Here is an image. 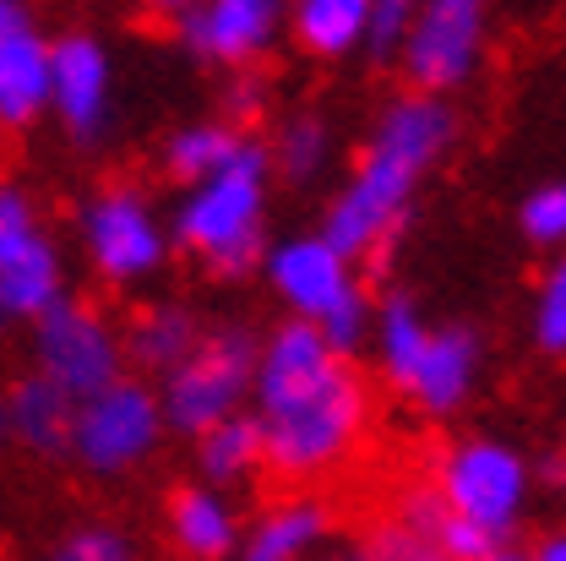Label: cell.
I'll use <instances>...</instances> for the list:
<instances>
[{
  "instance_id": "cell-3",
  "label": "cell",
  "mask_w": 566,
  "mask_h": 561,
  "mask_svg": "<svg viewBox=\"0 0 566 561\" xmlns=\"http://www.w3.org/2000/svg\"><path fill=\"white\" fill-rule=\"evenodd\" d=\"M262 202H268V147L240 142L234 158L186 197L175 235L208 262L212 279H245L262 262Z\"/></svg>"
},
{
  "instance_id": "cell-1",
  "label": "cell",
  "mask_w": 566,
  "mask_h": 561,
  "mask_svg": "<svg viewBox=\"0 0 566 561\" xmlns=\"http://www.w3.org/2000/svg\"><path fill=\"white\" fill-rule=\"evenodd\" d=\"M262 469L273 480L333 475L370 425V387L344 354L327 350L316 322L289 316L256 354Z\"/></svg>"
},
{
  "instance_id": "cell-14",
  "label": "cell",
  "mask_w": 566,
  "mask_h": 561,
  "mask_svg": "<svg viewBox=\"0 0 566 561\" xmlns=\"http://www.w3.org/2000/svg\"><path fill=\"white\" fill-rule=\"evenodd\" d=\"M6 409H11V436L44 458H61L71 453V430H76V398L61 393L50 376H22L11 382L6 393Z\"/></svg>"
},
{
  "instance_id": "cell-17",
  "label": "cell",
  "mask_w": 566,
  "mask_h": 561,
  "mask_svg": "<svg viewBox=\"0 0 566 561\" xmlns=\"http://www.w3.org/2000/svg\"><path fill=\"white\" fill-rule=\"evenodd\" d=\"M169 540L191 561H223L234 551V512L208 486H180L169 496Z\"/></svg>"
},
{
  "instance_id": "cell-28",
  "label": "cell",
  "mask_w": 566,
  "mask_h": 561,
  "mask_svg": "<svg viewBox=\"0 0 566 561\" xmlns=\"http://www.w3.org/2000/svg\"><path fill=\"white\" fill-rule=\"evenodd\" d=\"M33 240H44V229H39V218H33L28 191L0 186V268H6V262H17Z\"/></svg>"
},
{
  "instance_id": "cell-7",
  "label": "cell",
  "mask_w": 566,
  "mask_h": 561,
  "mask_svg": "<svg viewBox=\"0 0 566 561\" xmlns=\"http://www.w3.org/2000/svg\"><path fill=\"white\" fill-rule=\"evenodd\" d=\"M158 436H164L158 393H147L142 382L120 376L115 387H104V393L76 404L71 453L93 475H126V469H137L142 458L158 447Z\"/></svg>"
},
{
  "instance_id": "cell-32",
  "label": "cell",
  "mask_w": 566,
  "mask_h": 561,
  "mask_svg": "<svg viewBox=\"0 0 566 561\" xmlns=\"http://www.w3.org/2000/svg\"><path fill=\"white\" fill-rule=\"evenodd\" d=\"M17 33H33V11L22 0H0V44H11Z\"/></svg>"
},
{
  "instance_id": "cell-13",
  "label": "cell",
  "mask_w": 566,
  "mask_h": 561,
  "mask_svg": "<svg viewBox=\"0 0 566 561\" xmlns=\"http://www.w3.org/2000/svg\"><path fill=\"white\" fill-rule=\"evenodd\" d=\"M474 382H480V339H474V328L452 322V328H430L420 365H415L403 393L420 404L424 415H452V409L469 404Z\"/></svg>"
},
{
  "instance_id": "cell-33",
  "label": "cell",
  "mask_w": 566,
  "mask_h": 561,
  "mask_svg": "<svg viewBox=\"0 0 566 561\" xmlns=\"http://www.w3.org/2000/svg\"><path fill=\"white\" fill-rule=\"evenodd\" d=\"M523 561H566V529L545 534V540H539V546H534V551H528Z\"/></svg>"
},
{
  "instance_id": "cell-5",
  "label": "cell",
  "mask_w": 566,
  "mask_h": 561,
  "mask_svg": "<svg viewBox=\"0 0 566 561\" xmlns=\"http://www.w3.org/2000/svg\"><path fill=\"white\" fill-rule=\"evenodd\" d=\"M256 354L262 344L251 339V328H218L212 339H202L197 354L164 382V425L180 436H208L212 425L240 415L245 393L256 387Z\"/></svg>"
},
{
  "instance_id": "cell-23",
  "label": "cell",
  "mask_w": 566,
  "mask_h": 561,
  "mask_svg": "<svg viewBox=\"0 0 566 561\" xmlns=\"http://www.w3.org/2000/svg\"><path fill=\"white\" fill-rule=\"evenodd\" d=\"M197 464L212 486H229L251 469H262V425L256 415H229L223 425H212L208 436H197Z\"/></svg>"
},
{
  "instance_id": "cell-27",
  "label": "cell",
  "mask_w": 566,
  "mask_h": 561,
  "mask_svg": "<svg viewBox=\"0 0 566 561\" xmlns=\"http://www.w3.org/2000/svg\"><path fill=\"white\" fill-rule=\"evenodd\" d=\"M415 11H420V0H370V17H365L370 61H398V50L415 28Z\"/></svg>"
},
{
  "instance_id": "cell-8",
  "label": "cell",
  "mask_w": 566,
  "mask_h": 561,
  "mask_svg": "<svg viewBox=\"0 0 566 561\" xmlns=\"http://www.w3.org/2000/svg\"><path fill=\"white\" fill-rule=\"evenodd\" d=\"M485 6L491 0H420L415 28L398 50L415 93H447L463 87L480 55H485Z\"/></svg>"
},
{
  "instance_id": "cell-37",
  "label": "cell",
  "mask_w": 566,
  "mask_h": 561,
  "mask_svg": "<svg viewBox=\"0 0 566 561\" xmlns=\"http://www.w3.org/2000/svg\"><path fill=\"white\" fill-rule=\"evenodd\" d=\"M354 561H376V557H354Z\"/></svg>"
},
{
  "instance_id": "cell-12",
  "label": "cell",
  "mask_w": 566,
  "mask_h": 561,
  "mask_svg": "<svg viewBox=\"0 0 566 561\" xmlns=\"http://www.w3.org/2000/svg\"><path fill=\"white\" fill-rule=\"evenodd\" d=\"M268 279L283 294V305L300 316V322H322L344 294H349V262L322 240V235H305V240H289L268 257Z\"/></svg>"
},
{
  "instance_id": "cell-2",
  "label": "cell",
  "mask_w": 566,
  "mask_h": 561,
  "mask_svg": "<svg viewBox=\"0 0 566 561\" xmlns=\"http://www.w3.org/2000/svg\"><path fill=\"white\" fill-rule=\"evenodd\" d=\"M458 137V115L436 98V93H403L387 104L376 137L365 147L354 180L338 191V202L327 208V224H322V240L349 262V257H365L376 251L415 202L424 169L452 147Z\"/></svg>"
},
{
  "instance_id": "cell-25",
  "label": "cell",
  "mask_w": 566,
  "mask_h": 561,
  "mask_svg": "<svg viewBox=\"0 0 566 561\" xmlns=\"http://www.w3.org/2000/svg\"><path fill=\"white\" fill-rule=\"evenodd\" d=\"M534 344L551 360H566V251L545 268L534 294Z\"/></svg>"
},
{
  "instance_id": "cell-6",
  "label": "cell",
  "mask_w": 566,
  "mask_h": 561,
  "mask_svg": "<svg viewBox=\"0 0 566 561\" xmlns=\"http://www.w3.org/2000/svg\"><path fill=\"white\" fill-rule=\"evenodd\" d=\"M39 376H50L61 393H71L76 404L115 387L126 376V350H120V333L104 322V311L93 300H76L61 294L44 316H39Z\"/></svg>"
},
{
  "instance_id": "cell-9",
  "label": "cell",
  "mask_w": 566,
  "mask_h": 561,
  "mask_svg": "<svg viewBox=\"0 0 566 561\" xmlns=\"http://www.w3.org/2000/svg\"><path fill=\"white\" fill-rule=\"evenodd\" d=\"M82 246L109 283H137L164 268V229L153 202L126 180L93 191V202L82 208Z\"/></svg>"
},
{
  "instance_id": "cell-10",
  "label": "cell",
  "mask_w": 566,
  "mask_h": 561,
  "mask_svg": "<svg viewBox=\"0 0 566 561\" xmlns=\"http://www.w3.org/2000/svg\"><path fill=\"white\" fill-rule=\"evenodd\" d=\"M175 28H180L186 50H197L202 61L245 66V61H256L273 44L279 0H197Z\"/></svg>"
},
{
  "instance_id": "cell-30",
  "label": "cell",
  "mask_w": 566,
  "mask_h": 561,
  "mask_svg": "<svg viewBox=\"0 0 566 561\" xmlns=\"http://www.w3.org/2000/svg\"><path fill=\"white\" fill-rule=\"evenodd\" d=\"M50 561H132V540L120 534V529H104V523H93V529H76L66 534Z\"/></svg>"
},
{
  "instance_id": "cell-19",
  "label": "cell",
  "mask_w": 566,
  "mask_h": 561,
  "mask_svg": "<svg viewBox=\"0 0 566 561\" xmlns=\"http://www.w3.org/2000/svg\"><path fill=\"white\" fill-rule=\"evenodd\" d=\"M61 300V257L50 240H33L17 262L0 268V322H22V316H44Z\"/></svg>"
},
{
  "instance_id": "cell-4",
  "label": "cell",
  "mask_w": 566,
  "mask_h": 561,
  "mask_svg": "<svg viewBox=\"0 0 566 561\" xmlns=\"http://www.w3.org/2000/svg\"><path fill=\"white\" fill-rule=\"evenodd\" d=\"M528 486H534L528 458L517 447L495 441V436H469V441L447 447L436 458V475H430V491L441 496L463 523L491 534L495 546L517 529V518L528 507Z\"/></svg>"
},
{
  "instance_id": "cell-11",
  "label": "cell",
  "mask_w": 566,
  "mask_h": 561,
  "mask_svg": "<svg viewBox=\"0 0 566 561\" xmlns=\"http://www.w3.org/2000/svg\"><path fill=\"white\" fill-rule=\"evenodd\" d=\"M50 104L76 142H93L109 115V55L98 39L66 33L50 44Z\"/></svg>"
},
{
  "instance_id": "cell-24",
  "label": "cell",
  "mask_w": 566,
  "mask_h": 561,
  "mask_svg": "<svg viewBox=\"0 0 566 561\" xmlns=\"http://www.w3.org/2000/svg\"><path fill=\"white\" fill-rule=\"evenodd\" d=\"M327 158V121L322 115H294L279 132V175L289 186H305Z\"/></svg>"
},
{
  "instance_id": "cell-16",
  "label": "cell",
  "mask_w": 566,
  "mask_h": 561,
  "mask_svg": "<svg viewBox=\"0 0 566 561\" xmlns=\"http://www.w3.org/2000/svg\"><path fill=\"white\" fill-rule=\"evenodd\" d=\"M197 344H202V322L186 305H147L137 322H132V333L120 339L126 360L137 371H158V376L180 371L197 354Z\"/></svg>"
},
{
  "instance_id": "cell-29",
  "label": "cell",
  "mask_w": 566,
  "mask_h": 561,
  "mask_svg": "<svg viewBox=\"0 0 566 561\" xmlns=\"http://www.w3.org/2000/svg\"><path fill=\"white\" fill-rule=\"evenodd\" d=\"M365 322H370V300H365V289L354 283L349 294H344V300H338V305H333V311H327V316L316 322V328H322L327 350L349 360V354L359 350V339H365Z\"/></svg>"
},
{
  "instance_id": "cell-26",
  "label": "cell",
  "mask_w": 566,
  "mask_h": 561,
  "mask_svg": "<svg viewBox=\"0 0 566 561\" xmlns=\"http://www.w3.org/2000/svg\"><path fill=\"white\" fill-rule=\"evenodd\" d=\"M517 229L534 246H566V180H545L523 197L517 208Z\"/></svg>"
},
{
  "instance_id": "cell-34",
  "label": "cell",
  "mask_w": 566,
  "mask_h": 561,
  "mask_svg": "<svg viewBox=\"0 0 566 561\" xmlns=\"http://www.w3.org/2000/svg\"><path fill=\"white\" fill-rule=\"evenodd\" d=\"M539 480H551V486H562V480H566V458H562V453H551V458H539Z\"/></svg>"
},
{
  "instance_id": "cell-20",
  "label": "cell",
  "mask_w": 566,
  "mask_h": 561,
  "mask_svg": "<svg viewBox=\"0 0 566 561\" xmlns=\"http://www.w3.org/2000/svg\"><path fill=\"white\" fill-rule=\"evenodd\" d=\"M370 0H300L294 6V44L316 61H338L365 44Z\"/></svg>"
},
{
  "instance_id": "cell-31",
  "label": "cell",
  "mask_w": 566,
  "mask_h": 561,
  "mask_svg": "<svg viewBox=\"0 0 566 561\" xmlns=\"http://www.w3.org/2000/svg\"><path fill=\"white\" fill-rule=\"evenodd\" d=\"M365 557H376V561H447L430 540H420L415 529H403V523H376V534H370V551Z\"/></svg>"
},
{
  "instance_id": "cell-15",
  "label": "cell",
  "mask_w": 566,
  "mask_h": 561,
  "mask_svg": "<svg viewBox=\"0 0 566 561\" xmlns=\"http://www.w3.org/2000/svg\"><path fill=\"white\" fill-rule=\"evenodd\" d=\"M50 110V44L39 33H17L0 44V126L22 132Z\"/></svg>"
},
{
  "instance_id": "cell-36",
  "label": "cell",
  "mask_w": 566,
  "mask_h": 561,
  "mask_svg": "<svg viewBox=\"0 0 566 561\" xmlns=\"http://www.w3.org/2000/svg\"><path fill=\"white\" fill-rule=\"evenodd\" d=\"M480 561H523V551H506V546H495L491 557H480Z\"/></svg>"
},
{
  "instance_id": "cell-22",
  "label": "cell",
  "mask_w": 566,
  "mask_h": 561,
  "mask_svg": "<svg viewBox=\"0 0 566 561\" xmlns=\"http://www.w3.org/2000/svg\"><path fill=\"white\" fill-rule=\"evenodd\" d=\"M376 339H381V371H387V382L403 393L409 376H415V365H420L430 322L420 316V305L409 294H387L381 300V316H376Z\"/></svg>"
},
{
  "instance_id": "cell-35",
  "label": "cell",
  "mask_w": 566,
  "mask_h": 561,
  "mask_svg": "<svg viewBox=\"0 0 566 561\" xmlns=\"http://www.w3.org/2000/svg\"><path fill=\"white\" fill-rule=\"evenodd\" d=\"M0 441H11V409H6V393H0Z\"/></svg>"
},
{
  "instance_id": "cell-21",
  "label": "cell",
  "mask_w": 566,
  "mask_h": 561,
  "mask_svg": "<svg viewBox=\"0 0 566 561\" xmlns=\"http://www.w3.org/2000/svg\"><path fill=\"white\" fill-rule=\"evenodd\" d=\"M240 132L234 126H218V121H197V126H186V132H175L169 147H164V175L169 180H180V186H208L212 175L234 158V147H240Z\"/></svg>"
},
{
  "instance_id": "cell-18",
  "label": "cell",
  "mask_w": 566,
  "mask_h": 561,
  "mask_svg": "<svg viewBox=\"0 0 566 561\" xmlns=\"http://www.w3.org/2000/svg\"><path fill=\"white\" fill-rule=\"evenodd\" d=\"M327 529H333L327 501H316V496L279 501V507H268L262 523L251 529V540H245L240 561H300L322 534H327Z\"/></svg>"
}]
</instances>
